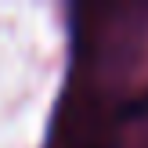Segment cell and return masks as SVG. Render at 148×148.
Segmentation results:
<instances>
[{
	"label": "cell",
	"mask_w": 148,
	"mask_h": 148,
	"mask_svg": "<svg viewBox=\"0 0 148 148\" xmlns=\"http://www.w3.org/2000/svg\"><path fill=\"white\" fill-rule=\"evenodd\" d=\"M137 108H148V98H145V101H141V105H137Z\"/></svg>",
	"instance_id": "6da1fadb"
}]
</instances>
